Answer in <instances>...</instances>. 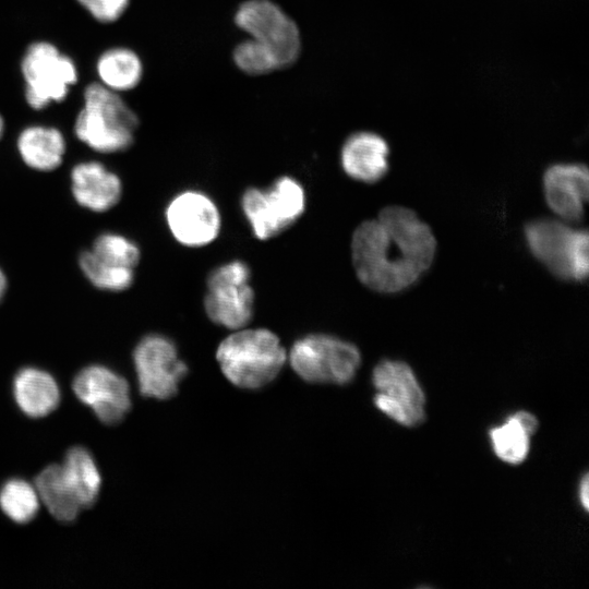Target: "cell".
<instances>
[{"label":"cell","mask_w":589,"mask_h":589,"mask_svg":"<svg viewBox=\"0 0 589 589\" xmlns=\"http://www.w3.org/2000/svg\"><path fill=\"white\" fill-rule=\"evenodd\" d=\"M235 22L250 39L267 51L279 69L299 57L301 38L297 24L269 0H248L236 12Z\"/></svg>","instance_id":"9"},{"label":"cell","mask_w":589,"mask_h":589,"mask_svg":"<svg viewBox=\"0 0 589 589\" xmlns=\"http://www.w3.org/2000/svg\"><path fill=\"white\" fill-rule=\"evenodd\" d=\"M289 362L308 383L345 385L356 376L361 352L354 344L339 337L310 334L293 342Z\"/></svg>","instance_id":"6"},{"label":"cell","mask_w":589,"mask_h":589,"mask_svg":"<svg viewBox=\"0 0 589 589\" xmlns=\"http://www.w3.org/2000/svg\"><path fill=\"white\" fill-rule=\"evenodd\" d=\"M549 208L562 220L578 223L589 195L588 168L579 163H558L546 168L542 179Z\"/></svg>","instance_id":"14"},{"label":"cell","mask_w":589,"mask_h":589,"mask_svg":"<svg viewBox=\"0 0 589 589\" xmlns=\"http://www.w3.org/2000/svg\"><path fill=\"white\" fill-rule=\"evenodd\" d=\"M4 132H5V121H4L3 116L0 112V141L4 135Z\"/></svg>","instance_id":"30"},{"label":"cell","mask_w":589,"mask_h":589,"mask_svg":"<svg viewBox=\"0 0 589 589\" xmlns=\"http://www.w3.org/2000/svg\"><path fill=\"white\" fill-rule=\"evenodd\" d=\"M20 69L25 101L34 110L65 100L79 80L75 61L48 40L31 43L22 56Z\"/></svg>","instance_id":"5"},{"label":"cell","mask_w":589,"mask_h":589,"mask_svg":"<svg viewBox=\"0 0 589 589\" xmlns=\"http://www.w3.org/2000/svg\"><path fill=\"white\" fill-rule=\"evenodd\" d=\"M133 362L144 397H173L188 374V365L179 358L176 344L161 334L144 336L135 346Z\"/></svg>","instance_id":"11"},{"label":"cell","mask_w":589,"mask_h":589,"mask_svg":"<svg viewBox=\"0 0 589 589\" xmlns=\"http://www.w3.org/2000/svg\"><path fill=\"white\" fill-rule=\"evenodd\" d=\"M13 392L20 409L32 418L49 414L60 400L59 386L52 375L33 366L23 368L16 373Z\"/></svg>","instance_id":"18"},{"label":"cell","mask_w":589,"mask_h":589,"mask_svg":"<svg viewBox=\"0 0 589 589\" xmlns=\"http://www.w3.org/2000/svg\"><path fill=\"white\" fill-rule=\"evenodd\" d=\"M71 192L75 202L95 213L116 206L122 196L119 176L97 160H84L70 172Z\"/></svg>","instance_id":"15"},{"label":"cell","mask_w":589,"mask_h":589,"mask_svg":"<svg viewBox=\"0 0 589 589\" xmlns=\"http://www.w3.org/2000/svg\"><path fill=\"white\" fill-rule=\"evenodd\" d=\"M7 289H8V279L3 269L0 267V302L3 300Z\"/></svg>","instance_id":"29"},{"label":"cell","mask_w":589,"mask_h":589,"mask_svg":"<svg viewBox=\"0 0 589 589\" xmlns=\"http://www.w3.org/2000/svg\"><path fill=\"white\" fill-rule=\"evenodd\" d=\"M39 501L49 513L63 522L73 521L82 509L68 484L61 465L46 467L35 479Z\"/></svg>","instance_id":"21"},{"label":"cell","mask_w":589,"mask_h":589,"mask_svg":"<svg viewBox=\"0 0 589 589\" xmlns=\"http://www.w3.org/2000/svg\"><path fill=\"white\" fill-rule=\"evenodd\" d=\"M89 250L100 260L120 267L135 269L141 259L137 244L116 232L100 233Z\"/></svg>","instance_id":"25"},{"label":"cell","mask_w":589,"mask_h":589,"mask_svg":"<svg viewBox=\"0 0 589 589\" xmlns=\"http://www.w3.org/2000/svg\"><path fill=\"white\" fill-rule=\"evenodd\" d=\"M388 144L381 135L360 131L345 141L340 151V164L351 179L373 183L388 171Z\"/></svg>","instance_id":"16"},{"label":"cell","mask_w":589,"mask_h":589,"mask_svg":"<svg viewBox=\"0 0 589 589\" xmlns=\"http://www.w3.org/2000/svg\"><path fill=\"white\" fill-rule=\"evenodd\" d=\"M241 208L254 236L268 240L301 217L305 192L298 180L284 176L267 189L248 188L241 197Z\"/></svg>","instance_id":"7"},{"label":"cell","mask_w":589,"mask_h":589,"mask_svg":"<svg viewBox=\"0 0 589 589\" xmlns=\"http://www.w3.org/2000/svg\"><path fill=\"white\" fill-rule=\"evenodd\" d=\"M250 278V267L240 260L217 266L208 274L204 309L213 323L232 330L249 324L254 311Z\"/></svg>","instance_id":"8"},{"label":"cell","mask_w":589,"mask_h":589,"mask_svg":"<svg viewBox=\"0 0 589 589\" xmlns=\"http://www.w3.org/2000/svg\"><path fill=\"white\" fill-rule=\"evenodd\" d=\"M0 507L13 521H31L39 508V497L35 486L22 479L7 481L0 490Z\"/></svg>","instance_id":"24"},{"label":"cell","mask_w":589,"mask_h":589,"mask_svg":"<svg viewBox=\"0 0 589 589\" xmlns=\"http://www.w3.org/2000/svg\"><path fill=\"white\" fill-rule=\"evenodd\" d=\"M538 419L528 411L510 414L490 430L489 436L497 458L509 465L521 464L530 450V438L538 429Z\"/></svg>","instance_id":"19"},{"label":"cell","mask_w":589,"mask_h":589,"mask_svg":"<svg viewBox=\"0 0 589 589\" xmlns=\"http://www.w3.org/2000/svg\"><path fill=\"white\" fill-rule=\"evenodd\" d=\"M525 240L531 254L554 276L582 281L588 276V231L560 218H537L526 224Z\"/></svg>","instance_id":"4"},{"label":"cell","mask_w":589,"mask_h":589,"mask_svg":"<svg viewBox=\"0 0 589 589\" xmlns=\"http://www.w3.org/2000/svg\"><path fill=\"white\" fill-rule=\"evenodd\" d=\"M578 495L581 506L587 512L589 508V479L587 473L581 478L579 482Z\"/></svg>","instance_id":"28"},{"label":"cell","mask_w":589,"mask_h":589,"mask_svg":"<svg viewBox=\"0 0 589 589\" xmlns=\"http://www.w3.org/2000/svg\"><path fill=\"white\" fill-rule=\"evenodd\" d=\"M216 360L233 385L257 389L276 378L287 360V353L278 336L269 329L243 327L219 344Z\"/></svg>","instance_id":"3"},{"label":"cell","mask_w":589,"mask_h":589,"mask_svg":"<svg viewBox=\"0 0 589 589\" xmlns=\"http://www.w3.org/2000/svg\"><path fill=\"white\" fill-rule=\"evenodd\" d=\"M375 407L404 426H417L425 419V395L413 370L404 361L385 359L372 372Z\"/></svg>","instance_id":"10"},{"label":"cell","mask_w":589,"mask_h":589,"mask_svg":"<svg viewBox=\"0 0 589 589\" xmlns=\"http://www.w3.org/2000/svg\"><path fill=\"white\" fill-rule=\"evenodd\" d=\"M233 60L241 71L251 75L267 74L279 69L274 58L250 38L235 48Z\"/></svg>","instance_id":"26"},{"label":"cell","mask_w":589,"mask_h":589,"mask_svg":"<svg viewBox=\"0 0 589 589\" xmlns=\"http://www.w3.org/2000/svg\"><path fill=\"white\" fill-rule=\"evenodd\" d=\"M16 151L28 168L48 172L62 164L67 152V141L57 127L29 124L17 134Z\"/></svg>","instance_id":"17"},{"label":"cell","mask_w":589,"mask_h":589,"mask_svg":"<svg viewBox=\"0 0 589 589\" xmlns=\"http://www.w3.org/2000/svg\"><path fill=\"white\" fill-rule=\"evenodd\" d=\"M76 2L97 22H117L127 11L130 0H76Z\"/></svg>","instance_id":"27"},{"label":"cell","mask_w":589,"mask_h":589,"mask_svg":"<svg viewBox=\"0 0 589 589\" xmlns=\"http://www.w3.org/2000/svg\"><path fill=\"white\" fill-rule=\"evenodd\" d=\"M79 266L86 279L96 288L105 291H123L134 281V269L109 264L97 257L91 250L79 256Z\"/></svg>","instance_id":"23"},{"label":"cell","mask_w":589,"mask_h":589,"mask_svg":"<svg viewBox=\"0 0 589 589\" xmlns=\"http://www.w3.org/2000/svg\"><path fill=\"white\" fill-rule=\"evenodd\" d=\"M165 216L173 238L190 248L207 245L217 238L221 227L214 201L196 190H187L172 197Z\"/></svg>","instance_id":"12"},{"label":"cell","mask_w":589,"mask_h":589,"mask_svg":"<svg viewBox=\"0 0 589 589\" xmlns=\"http://www.w3.org/2000/svg\"><path fill=\"white\" fill-rule=\"evenodd\" d=\"M95 70L98 82L118 93L135 88L143 77L139 55L128 47H110L97 58Z\"/></svg>","instance_id":"20"},{"label":"cell","mask_w":589,"mask_h":589,"mask_svg":"<svg viewBox=\"0 0 589 589\" xmlns=\"http://www.w3.org/2000/svg\"><path fill=\"white\" fill-rule=\"evenodd\" d=\"M436 252L430 226L410 208L389 205L362 221L351 238V257L361 284L381 293L401 292L429 271Z\"/></svg>","instance_id":"1"},{"label":"cell","mask_w":589,"mask_h":589,"mask_svg":"<svg viewBox=\"0 0 589 589\" xmlns=\"http://www.w3.org/2000/svg\"><path fill=\"white\" fill-rule=\"evenodd\" d=\"M72 388L105 424L120 423L131 408L127 380L107 366L93 364L84 368L74 377Z\"/></svg>","instance_id":"13"},{"label":"cell","mask_w":589,"mask_h":589,"mask_svg":"<svg viewBox=\"0 0 589 589\" xmlns=\"http://www.w3.org/2000/svg\"><path fill=\"white\" fill-rule=\"evenodd\" d=\"M139 118L120 93L97 82L87 84L73 131L80 142L100 154L127 151L134 142Z\"/></svg>","instance_id":"2"},{"label":"cell","mask_w":589,"mask_h":589,"mask_svg":"<svg viewBox=\"0 0 589 589\" xmlns=\"http://www.w3.org/2000/svg\"><path fill=\"white\" fill-rule=\"evenodd\" d=\"M61 468L81 508L93 506L99 494L101 478L91 453L80 446L70 448Z\"/></svg>","instance_id":"22"}]
</instances>
